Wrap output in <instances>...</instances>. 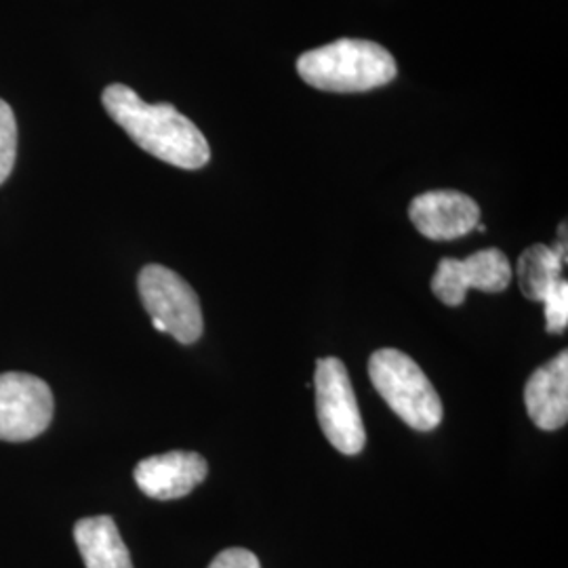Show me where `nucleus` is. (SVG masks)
<instances>
[{
  "label": "nucleus",
  "mask_w": 568,
  "mask_h": 568,
  "mask_svg": "<svg viewBox=\"0 0 568 568\" xmlns=\"http://www.w3.org/2000/svg\"><path fill=\"white\" fill-rule=\"evenodd\" d=\"M103 108L148 154L163 163L196 171L211 161L203 131L171 103H145L126 84H110L102 95Z\"/></svg>",
  "instance_id": "nucleus-1"
},
{
  "label": "nucleus",
  "mask_w": 568,
  "mask_h": 568,
  "mask_svg": "<svg viewBox=\"0 0 568 568\" xmlns=\"http://www.w3.org/2000/svg\"><path fill=\"white\" fill-rule=\"evenodd\" d=\"M143 307L152 326L169 333L180 344L190 345L203 335V310L196 291L164 265H145L138 278Z\"/></svg>",
  "instance_id": "nucleus-4"
},
{
  "label": "nucleus",
  "mask_w": 568,
  "mask_h": 568,
  "mask_svg": "<svg viewBox=\"0 0 568 568\" xmlns=\"http://www.w3.org/2000/svg\"><path fill=\"white\" fill-rule=\"evenodd\" d=\"M53 392L30 373H0V440L26 443L51 426Z\"/></svg>",
  "instance_id": "nucleus-6"
},
{
  "label": "nucleus",
  "mask_w": 568,
  "mask_h": 568,
  "mask_svg": "<svg viewBox=\"0 0 568 568\" xmlns=\"http://www.w3.org/2000/svg\"><path fill=\"white\" fill-rule=\"evenodd\" d=\"M302 81L328 93H363L396 79V60L382 44L342 39L312 49L297 60Z\"/></svg>",
  "instance_id": "nucleus-2"
},
{
  "label": "nucleus",
  "mask_w": 568,
  "mask_h": 568,
  "mask_svg": "<svg viewBox=\"0 0 568 568\" xmlns=\"http://www.w3.org/2000/svg\"><path fill=\"white\" fill-rule=\"evenodd\" d=\"M541 304L546 307V328H548V333H554V335L565 333L568 326L567 278H562L560 283L554 284Z\"/></svg>",
  "instance_id": "nucleus-14"
},
{
  "label": "nucleus",
  "mask_w": 568,
  "mask_h": 568,
  "mask_svg": "<svg viewBox=\"0 0 568 568\" xmlns=\"http://www.w3.org/2000/svg\"><path fill=\"white\" fill-rule=\"evenodd\" d=\"M314 389L318 424L326 440L344 455H358L365 448V424L347 368L339 358L316 363Z\"/></svg>",
  "instance_id": "nucleus-5"
},
{
  "label": "nucleus",
  "mask_w": 568,
  "mask_h": 568,
  "mask_svg": "<svg viewBox=\"0 0 568 568\" xmlns=\"http://www.w3.org/2000/svg\"><path fill=\"white\" fill-rule=\"evenodd\" d=\"M74 541L87 568H133L131 554L110 516L79 520L74 525Z\"/></svg>",
  "instance_id": "nucleus-11"
},
{
  "label": "nucleus",
  "mask_w": 568,
  "mask_h": 568,
  "mask_svg": "<svg viewBox=\"0 0 568 568\" xmlns=\"http://www.w3.org/2000/svg\"><path fill=\"white\" fill-rule=\"evenodd\" d=\"M209 466L199 453L171 450L164 455H152L135 467L133 476L143 495L171 501L190 495L194 488L204 483Z\"/></svg>",
  "instance_id": "nucleus-9"
},
{
  "label": "nucleus",
  "mask_w": 568,
  "mask_h": 568,
  "mask_svg": "<svg viewBox=\"0 0 568 568\" xmlns=\"http://www.w3.org/2000/svg\"><path fill=\"white\" fill-rule=\"evenodd\" d=\"M567 264L548 244H532L518 260V283L523 295L532 302H544L549 288L565 278Z\"/></svg>",
  "instance_id": "nucleus-12"
},
{
  "label": "nucleus",
  "mask_w": 568,
  "mask_h": 568,
  "mask_svg": "<svg viewBox=\"0 0 568 568\" xmlns=\"http://www.w3.org/2000/svg\"><path fill=\"white\" fill-rule=\"evenodd\" d=\"M18 156V122L11 105L0 100V185L13 171Z\"/></svg>",
  "instance_id": "nucleus-13"
},
{
  "label": "nucleus",
  "mask_w": 568,
  "mask_h": 568,
  "mask_svg": "<svg viewBox=\"0 0 568 568\" xmlns=\"http://www.w3.org/2000/svg\"><path fill=\"white\" fill-rule=\"evenodd\" d=\"M209 568H262V565L253 551L244 548H230L217 554Z\"/></svg>",
  "instance_id": "nucleus-15"
},
{
  "label": "nucleus",
  "mask_w": 568,
  "mask_h": 568,
  "mask_svg": "<svg viewBox=\"0 0 568 568\" xmlns=\"http://www.w3.org/2000/svg\"><path fill=\"white\" fill-rule=\"evenodd\" d=\"M511 283V267L504 251L485 248L466 260H440L432 278V291L443 304L462 305L467 291L478 288L483 293H501Z\"/></svg>",
  "instance_id": "nucleus-7"
},
{
  "label": "nucleus",
  "mask_w": 568,
  "mask_h": 568,
  "mask_svg": "<svg viewBox=\"0 0 568 568\" xmlns=\"http://www.w3.org/2000/svg\"><path fill=\"white\" fill-rule=\"evenodd\" d=\"M408 217L429 241H455L480 224V206L464 192L432 190L410 203Z\"/></svg>",
  "instance_id": "nucleus-8"
},
{
  "label": "nucleus",
  "mask_w": 568,
  "mask_h": 568,
  "mask_svg": "<svg viewBox=\"0 0 568 568\" xmlns=\"http://www.w3.org/2000/svg\"><path fill=\"white\" fill-rule=\"evenodd\" d=\"M525 405L532 424L546 432L567 426L568 354L560 352L548 365L537 368L525 386Z\"/></svg>",
  "instance_id": "nucleus-10"
},
{
  "label": "nucleus",
  "mask_w": 568,
  "mask_h": 568,
  "mask_svg": "<svg viewBox=\"0 0 568 568\" xmlns=\"http://www.w3.org/2000/svg\"><path fill=\"white\" fill-rule=\"evenodd\" d=\"M476 227H478V232H487V225L485 224H478Z\"/></svg>",
  "instance_id": "nucleus-16"
},
{
  "label": "nucleus",
  "mask_w": 568,
  "mask_h": 568,
  "mask_svg": "<svg viewBox=\"0 0 568 568\" xmlns=\"http://www.w3.org/2000/svg\"><path fill=\"white\" fill-rule=\"evenodd\" d=\"M368 375L387 406L417 432L436 429L445 408L422 366L398 349H379L368 361Z\"/></svg>",
  "instance_id": "nucleus-3"
}]
</instances>
